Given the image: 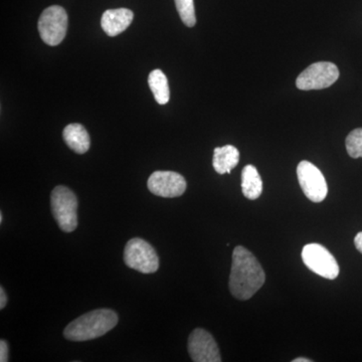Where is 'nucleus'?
<instances>
[{
  "mask_svg": "<svg viewBox=\"0 0 362 362\" xmlns=\"http://www.w3.org/2000/svg\"><path fill=\"white\" fill-rule=\"evenodd\" d=\"M265 281V272L256 257L246 247H235L228 282L233 296L243 301L251 299L263 287Z\"/></svg>",
  "mask_w": 362,
  "mask_h": 362,
  "instance_id": "1",
  "label": "nucleus"
},
{
  "mask_svg": "<svg viewBox=\"0 0 362 362\" xmlns=\"http://www.w3.org/2000/svg\"><path fill=\"white\" fill-rule=\"evenodd\" d=\"M118 321V315L111 309H97L71 321L64 330V337L70 341H89L103 337Z\"/></svg>",
  "mask_w": 362,
  "mask_h": 362,
  "instance_id": "2",
  "label": "nucleus"
},
{
  "mask_svg": "<svg viewBox=\"0 0 362 362\" xmlns=\"http://www.w3.org/2000/svg\"><path fill=\"white\" fill-rule=\"evenodd\" d=\"M52 216L63 232L71 233L78 226V199L70 188L59 185L51 194Z\"/></svg>",
  "mask_w": 362,
  "mask_h": 362,
  "instance_id": "3",
  "label": "nucleus"
},
{
  "mask_svg": "<svg viewBox=\"0 0 362 362\" xmlns=\"http://www.w3.org/2000/svg\"><path fill=\"white\" fill-rule=\"evenodd\" d=\"M124 262L126 266L143 274L156 273L159 269V258L156 250L140 238H134L126 244Z\"/></svg>",
  "mask_w": 362,
  "mask_h": 362,
  "instance_id": "4",
  "label": "nucleus"
},
{
  "mask_svg": "<svg viewBox=\"0 0 362 362\" xmlns=\"http://www.w3.org/2000/svg\"><path fill=\"white\" fill-rule=\"evenodd\" d=\"M68 30V14L59 6L47 7L39 21L40 37L45 44L56 47L63 42Z\"/></svg>",
  "mask_w": 362,
  "mask_h": 362,
  "instance_id": "5",
  "label": "nucleus"
},
{
  "mask_svg": "<svg viewBox=\"0 0 362 362\" xmlns=\"http://www.w3.org/2000/svg\"><path fill=\"white\" fill-rule=\"evenodd\" d=\"M339 78L337 66L329 62L312 64L298 76L296 86L302 90H322L334 84Z\"/></svg>",
  "mask_w": 362,
  "mask_h": 362,
  "instance_id": "6",
  "label": "nucleus"
},
{
  "mask_svg": "<svg viewBox=\"0 0 362 362\" xmlns=\"http://www.w3.org/2000/svg\"><path fill=\"white\" fill-rule=\"evenodd\" d=\"M305 266L321 277L334 280L339 275V266L333 255L319 244L306 245L302 250Z\"/></svg>",
  "mask_w": 362,
  "mask_h": 362,
  "instance_id": "7",
  "label": "nucleus"
},
{
  "mask_svg": "<svg viewBox=\"0 0 362 362\" xmlns=\"http://www.w3.org/2000/svg\"><path fill=\"white\" fill-rule=\"evenodd\" d=\"M297 177L307 199L321 202L328 194L327 182L320 170L309 161H301L297 166Z\"/></svg>",
  "mask_w": 362,
  "mask_h": 362,
  "instance_id": "8",
  "label": "nucleus"
},
{
  "mask_svg": "<svg viewBox=\"0 0 362 362\" xmlns=\"http://www.w3.org/2000/svg\"><path fill=\"white\" fill-rule=\"evenodd\" d=\"M187 185L185 178L175 171H156L147 181L150 192L165 199L180 197L187 190Z\"/></svg>",
  "mask_w": 362,
  "mask_h": 362,
  "instance_id": "9",
  "label": "nucleus"
},
{
  "mask_svg": "<svg viewBox=\"0 0 362 362\" xmlns=\"http://www.w3.org/2000/svg\"><path fill=\"white\" fill-rule=\"evenodd\" d=\"M188 354L194 362H221L220 349L211 333L197 328L188 338Z\"/></svg>",
  "mask_w": 362,
  "mask_h": 362,
  "instance_id": "10",
  "label": "nucleus"
},
{
  "mask_svg": "<svg viewBox=\"0 0 362 362\" xmlns=\"http://www.w3.org/2000/svg\"><path fill=\"white\" fill-rule=\"evenodd\" d=\"M134 18V14L130 9H108L102 16V28L109 37H116L125 32Z\"/></svg>",
  "mask_w": 362,
  "mask_h": 362,
  "instance_id": "11",
  "label": "nucleus"
},
{
  "mask_svg": "<svg viewBox=\"0 0 362 362\" xmlns=\"http://www.w3.org/2000/svg\"><path fill=\"white\" fill-rule=\"evenodd\" d=\"M63 137L66 145L76 153L84 154L90 149L89 133L81 124L74 123L66 126L64 129Z\"/></svg>",
  "mask_w": 362,
  "mask_h": 362,
  "instance_id": "12",
  "label": "nucleus"
},
{
  "mask_svg": "<svg viewBox=\"0 0 362 362\" xmlns=\"http://www.w3.org/2000/svg\"><path fill=\"white\" fill-rule=\"evenodd\" d=\"M240 162V152L233 145L216 147L214 151L213 165L218 175L230 173Z\"/></svg>",
  "mask_w": 362,
  "mask_h": 362,
  "instance_id": "13",
  "label": "nucleus"
},
{
  "mask_svg": "<svg viewBox=\"0 0 362 362\" xmlns=\"http://www.w3.org/2000/svg\"><path fill=\"white\" fill-rule=\"evenodd\" d=\"M242 190L247 199H259L263 192V180L258 173V169L254 165L245 166L242 171Z\"/></svg>",
  "mask_w": 362,
  "mask_h": 362,
  "instance_id": "14",
  "label": "nucleus"
},
{
  "mask_svg": "<svg viewBox=\"0 0 362 362\" xmlns=\"http://www.w3.org/2000/svg\"><path fill=\"white\" fill-rule=\"evenodd\" d=\"M148 84L157 103L168 104L170 99V90H169L168 80L165 74L158 69L152 71L149 74Z\"/></svg>",
  "mask_w": 362,
  "mask_h": 362,
  "instance_id": "15",
  "label": "nucleus"
},
{
  "mask_svg": "<svg viewBox=\"0 0 362 362\" xmlns=\"http://www.w3.org/2000/svg\"><path fill=\"white\" fill-rule=\"evenodd\" d=\"M176 9L181 21L188 28H192L197 23L194 0H175Z\"/></svg>",
  "mask_w": 362,
  "mask_h": 362,
  "instance_id": "16",
  "label": "nucleus"
},
{
  "mask_svg": "<svg viewBox=\"0 0 362 362\" xmlns=\"http://www.w3.org/2000/svg\"><path fill=\"white\" fill-rule=\"evenodd\" d=\"M347 153L352 158L362 157V128L352 130L345 140Z\"/></svg>",
  "mask_w": 362,
  "mask_h": 362,
  "instance_id": "17",
  "label": "nucleus"
},
{
  "mask_svg": "<svg viewBox=\"0 0 362 362\" xmlns=\"http://www.w3.org/2000/svg\"><path fill=\"white\" fill-rule=\"evenodd\" d=\"M8 345H7L6 340H1L0 341V361H8Z\"/></svg>",
  "mask_w": 362,
  "mask_h": 362,
  "instance_id": "18",
  "label": "nucleus"
},
{
  "mask_svg": "<svg viewBox=\"0 0 362 362\" xmlns=\"http://www.w3.org/2000/svg\"><path fill=\"white\" fill-rule=\"evenodd\" d=\"M7 304L6 293L4 287H0V309H4Z\"/></svg>",
  "mask_w": 362,
  "mask_h": 362,
  "instance_id": "19",
  "label": "nucleus"
},
{
  "mask_svg": "<svg viewBox=\"0 0 362 362\" xmlns=\"http://www.w3.org/2000/svg\"><path fill=\"white\" fill-rule=\"evenodd\" d=\"M354 245H356L357 251L362 254V232L357 233L354 238Z\"/></svg>",
  "mask_w": 362,
  "mask_h": 362,
  "instance_id": "20",
  "label": "nucleus"
},
{
  "mask_svg": "<svg viewBox=\"0 0 362 362\" xmlns=\"http://www.w3.org/2000/svg\"><path fill=\"white\" fill-rule=\"evenodd\" d=\"M293 362H312L311 359L304 358V357H299V358H295Z\"/></svg>",
  "mask_w": 362,
  "mask_h": 362,
  "instance_id": "21",
  "label": "nucleus"
},
{
  "mask_svg": "<svg viewBox=\"0 0 362 362\" xmlns=\"http://www.w3.org/2000/svg\"><path fill=\"white\" fill-rule=\"evenodd\" d=\"M2 221H4V214L0 213V223H2Z\"/></svg>",
  "mask_w": 362,
  "mask_h": 362,
  "instance_id": "22",
  "label": "nucleus"
}]
</instances>
